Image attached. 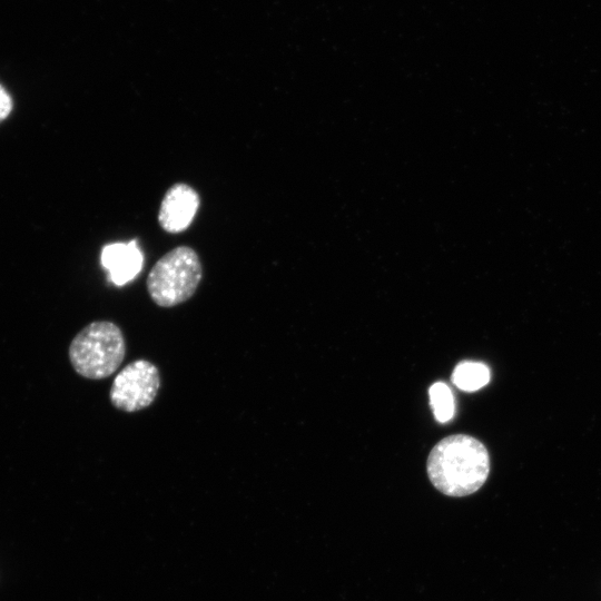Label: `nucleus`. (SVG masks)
I'll list each match as a JSON object with an SVG mask.
<instances>
[{"label":"nucleus","mask_w":601,"mask_h":601,"mask_svg":"<svg viewBox=\"0 0 601 601\" xmlns=\"http://www.w3.org/2000/svg\"><path fill=\"white\" fill-rule=\"evenodd\" d=\"M68 354L73 370L80 376L104 380L111 376L125 359V336L115 323L96 321L76 334Z\"/></svg>","instance_id":"nucleus-2"},{"label":"nucleus","mask_w":601,"mask_h":601,"mask_svg":"<svg viewBox=\"0 0 601 601\" xmlns=\"http://www.w3.org/2000/svg\"><path fill=\"white\" fill-rule=\"evenodd\" d=\"M142 262V253L135 240L108 244L101 250V265L117 286L134 279L141 270Z\"/></svg>","instance_id":"nucleus-6"},{"label":"nucleus","mask_w":601,"mask_h":601,"mask_svg":"<svg viewBox=\"0 0 601 601\" xmlns=\"http://www.w3.org/2000/svg\"><path fill=\"white\" fill-rule=\"evenodd\" d=\"M490 370L481 362L463 361L453 373V384L462 391L474 392L485 386L490 381Z\"/></svg>","instance_id":"nucleus-7"},{"label":"nucleus","mask_w":601,"mask_h":601,"mask_svg":"<svg viewBox=\"0 0 601 601\" xmlns=\"http://www.w3.org/2000/svg\"><path fill=\"white\" fill-rule=\"evenodd\" d=\"M159 388L160 373L157 366L144 358L135 359L114 378L109 400L117 410L135 413L151 405Z\"/></svg>","instance_id":"nucleus-4"},{"label":"nucleus","mask_w":601,"mask_h":601,"mask_svg":"<svg viewBox=\"0 0 601 601\" xmlns=\"http://www.w3.org/2000/svg\"><path fill=\"white\" fill-rule=\"evenodd\" d=\"M203 277L197 252L177 246L162 255L151 267L146 286L151 300L160 307L185 303L196 293Z\"/></svg>","instance_id":"nucleus-3"},{"label":"nucleus","mask_w":601,"mask_h":601,"mask_svg":"<svg viewBox=\"0 0 601 601\" xmlns=\"http://www.w3.org/2000/svg\"><path fill=\"white\" fill-rule=\"evenodd\" d=\"M12 111V98L8 90L0 83V122Z\"/></svg>","instance_id":"nucleus-9"},{"label":"nucleus","mask_w":601,"mask_h":601,"mask_svg":"<svg viewBox=\"0 0 601 601\" xmlns=\"http://www.w3.org/2000/svg\"><path fill=\"white\" fill-rule=\"evenodd\" d=\"M200 198L188 184L177 183L169 187L162 197L158 211L160 227L169 234L186 230L191 224Z\"/></svg>","instance_id":"nucleus-5"},{"label":"nucleus","mask_w":601,"mask_h":601,"mask_svg":"<svg viewBox=\"0 0 601 601\" xmlns=\"http://www.w3.org/2000/svg\"><path fill=\"white\" fill-rule=\"evenodd\" d=\"M432 484L449 496L476 492L486 481L490 457L475 437L454 434L441 440L430 452L426 463Z\"/></svg>","instance_id":"nucleus-1"},{"label":"nucleus","mask_w":601,"mask_h":601,"mask_svg":"<svg viewBox=\"0 0 601 601\" xmlns=\"http://www.w3.org/2000/svg\"><path fill=\"white\" fill-rule=\"evenodd\" d=\"M428 395L435 420L440 423L450 421L455 411L454 397L450 387L443 382H436L430 387Z\"/></svg>","instance_id":"nucleus-8"}]
</instances>
